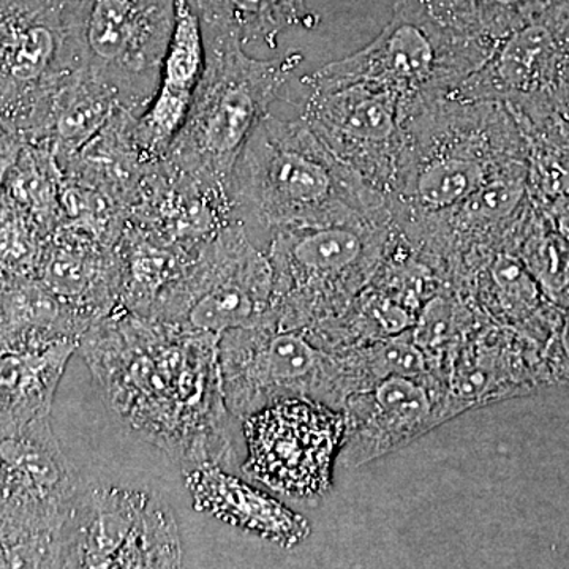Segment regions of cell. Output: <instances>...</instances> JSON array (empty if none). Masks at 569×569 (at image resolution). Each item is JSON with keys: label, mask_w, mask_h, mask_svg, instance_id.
I'll use <instances>...</instances> for the list:
<instances>
[{"label": "cell", "mask_w": 569, "mask_h": 569, "mask_svg": "<svg viewBox=\"0 0 569 569\" xmlns=\"http://www.w3.org/2000/svg\"><path fill=\"white\" fill-rule=\"evenodd\" d=\"M220 337L119 307L81 337L104 403L149 443L183 466L230 458V410Z\"/></svg>", "instance_id": "cell-1"}, {"label": "cell", "mask_w": 569, "mask_h": 569, "mask_svg": "<svg viewBox=\"0 0 569 569\" xmlns=\"http://www.w3.org/2000/svg\"><path fill=\"white\" fill-rule=\"evenodd\" d=\"M231 219L253 239L389 211L388 198L318 140L305 119L264 116L228 186Z\"/></svg>", "instance_id": "cell-2"}, {"label": "cell", "mask_w": 569, "mask_h": 569, "mask_svg": "<svg viewBox=\"0 0 569 569\" xmlns=\"http://www.w3.org/2000/svg\"><path fill=\"white\" fill-rule=\"evenodd\" d=\"M529 173V146L501 103L447 92L419 100L389 194L392 222L447 211L481 187Z\"/></svg>", "instance_id": "cell-3"}, {"label": "cell", "mask_w": 569, "mask_h": 569, "mask_svg": "<svg viewBox=\"0 0 569 569\" xmlns=\"http://www.w3.org/2000/svg\"><path fill=\"white\" fill-rule=\"evenodd\" d=\"M206 66L192 107L163 159L228 200L242 149L301 62V52L250 58L228 33L203 32Z\"/></svg>", "instance_id": "cell-4"}, {"label": "cell", "mask_w": 569, "mask_h": 569, "mask_svg": "<svg viewBox=\"0 0 569 569\" xmlns=\"http://www.w3.org/2000/svg\"><path fill=\"white\" fill-rule=\"evenodd\" d=\"M82 490L50 418L0 415V568H59Z\"/></svg>", "instance_id": "cell-5"}, {"label": "cell", "mask_w": 569, "mask_h": 569, "mask_svg": "<svg viewBox=\"0 0 569 569\" xmlns=\"http://www.w3.org/2000/svg\"><path fill=\"white\" fill-rule=\"evenodd\" d=\"M392 238L391 209L277 231L264 250L274 269L272 316L296 328L317 320L377 274Z\"/></svg>", "instance_id": "cell-6"}, {"label": "cell", "mask_w": 569, "mask_h": 569, "mask_svg": "<svg viewBox=\"0 0 569 569\" xmlns=\"http://www.w3.org/2000/svg\"><path fill=\"white\" fill-rule=\"evenodd\" d=\"M82 69L80 0H0V119L37 144L56 91Z\"/></svg>", "instance_id": "cell-7"}, {"label": "cell", "mask_w": 569, "mask_h": 569, "mask_svg": "<svg viewBox=\"0 0 569 569\" xmlns=\"http://www.w3.org/2000/svg\"><path fill=\"white\" fill-rule=\"evenodd\" d=\"M493 51L490 44L448 31L413 0H400L392 20L367 47L313 74L370 82L417 103L455 91Z\"/></svg>", "instance_id": "cell-8"}, {"label": "cell", "mask_w": 569, "mask_h": 569, "mask_svg": "<svg viewBox=\"0 0 569 569\" xmlns=\"http://www.w3.org/2000/svg\"><path fill=\"white\" fill-rule=\"evenodd\" d=\"M274 269L241 223L223 227L157 299L148 317L222 337L272 309Z\"/></svg>", "instance_id": "cell-9"}, {"label": "cell", "mask_w": 569, "mask_h": 569, "mask_svg": "<svg viewBox=\"0 0 569 569\" xmlns=\"http://www.w3.org/2000/svg\"><path fill=\"white\" fill-rule=\"evenodd\" d=\"M451 93L503 104L520 130L569 119V0L509 33Z\"/></svg>", "instance_id": "cell-10"}, {"label": "cell", "mask_w": 569, "mask_h": 569, "mask_svg": "<svg viewBox=\"0 0 569 569\" xmlns=\"http://www.w3.org/2000/svg\"><path fill=\"white\" fill-rule=\"evenodd\" d=\"M302 116L339 162L389 198L406 148L413 102L365 81H332L310 73Z\"/></svg>", "instance_id": "cell-11"}, {"label": "cell", "mask_w": 569, "mask_h": 569, "mask_svg": "<svg viewBox=\"0 0 569 569\" xmlns=\"http://www.w3.org/2000/svg\"><path fill=\"white\" fill-rule=\"evenodd\" d=\"M178 522L148 490H82L63 533L59 568H179Z\"/></svg>", "instance_id": "cell-12"}, {"label": "cell", "mask_w": 569, "mask_h": 569, "mask_svg": "<svg viewBox=\"0 0 569 569\" xmlns=\"http://www.w3.org/2000/svg\"><path fill=\"white\" fill-rule=\"evenodd\" d=\"M242 470L296 501L323 497L347 433V418L309 397H287L242 419Z\"/></svg>", "instance_id": "cell-13"}, {"label": "cell", "mask_w": 569, "mask_h": 569, "mask_svg": "<svg viewBox=\"0 0 569 569\" xmlns=\"http://www.w3.org/2000/svg\"><path fill=\"white\" fill-rule=\"evenodd\" d=\"M174 0H80L82 70L140 116L159 88Z\"/></svg>", "instance_id": "cell-14"}, {"label": "cell", "mask_w": 569, "mask_h": 569, "mask_svg": "<svg viewBox=\"0 0 569 569\" xmlns=\"http://www.w3.org/2000/svg\"><path fill=\"white\" fill-rule=\"evenodd\" d=\"M224 402L236 418L287 397L321 400L328 395L329 359L306 326H287L268 313L219 342Z\"/></svg>", "instance_id": "cell-15"}, {"label": "cell", "mask_w": 569, "mask_h": 569, "mask_svg": "<svg viewBox=\"0 0 569 569\" xmlns=\"http://www.w3.org/2000/svg\"><path fill=\"white\" fill-rule=\"evenodd\" d=\"M129 223L167 244L197 253L233 219L227 198L160 159L149 163L142 174Z\"/></svg>", "instance_id": "cell-16"}, {"label": "cell", "mask_w": 569, "mask_h": 569, "mask_svg": "<svg viewBox=\"0 0 569 569\" xmlns=\"http://www.w3.org/2000/svg\"><path fill=\"white\" fill-rule=\"evenodd\" d=\"M206 66L200 18L190 0H174V26L156 96L134 121L133 134L148 162L163 159L192 107Z\"/></svg>", "instance_id": "cell-17"}, {"label": "cell", "mask_w": 569, "mask_h": 569, "mask_svg": "<svg viewBox=\"0 0 569 569\" xmlns=\"http://www.w3.org/2000/svg\"><path fill=\"white\" fill-rule=\"evenodd\" d=\"M36 277L89 326L121 307L118 250L91 236L58 228L48 238Z\"/></svg>", "instance_id": "cell-18"}, {"label": "cell", "mask_w": 569, "mask_h": 569, "mask_svg": "<svg viewBox=\"0 0 569 569\" xmlns=\"http://www.w3.org/2000/svg\"><path fill=\"white\" fill-rule=\"evenodd\" d=\"M186 485L197 511L280 548H295L310 535L309 520L264 490L228 473L219 463L190 467L186 470Z\"/></svg>", "instance_id": "cell-19"}, {"label": "cell", "mask_w": 569, "mask_h": 569, "mask_svg": "<svg viewBox=\"0 0 569 569\" xmlns=\"http://www.w3.org/2000/svg\"><path fill=\"white\" fill-rule=\"evenodd\" d=\"M78 340L21 343L0 350V415L28 422L50 418L54 395Z\"/></svg>", "instance_id": "cell-20"}, {"label": "cell", "mask_w": 569, "mask_h": 569, "mask_svg": "<svg viewBox=\"0 0 569 569\" xmlns=\"http://www.w3.org/2000/svg\"><path fill=\"white\" fill-rule=\"evenodd\" d=\"M89 328L37 277L7 279L0 293V350L44 340L80 342Z\"/></svg>", "instance_id": "cell-21"}, {"label": "cell", "mask_w": 569, "mask_h": 569, "mask_svg": "<svg viewBox=\"0 0 569 569\" xmlns=\"http://www.w3.org/2000/svg\"><path fill=\"white\" fill-rule=\"evenodd\" d=\"M203 32L228 33L242 47L276 50L280 33L291 28L313 29L318 14L306 0H190Z\"/></svg>", "instance_id": "cell-22"}, {"label": "cell", "mask_w": 569, "mask_h": 569, "mask_svg": "<svg viewBox=\"0 0 569 569\" xmlns=\"http://www.w3.org/2000/svg\"><path fill=\"white\" fill-rule=\"evenodd\" d=\"M121 110L114 97L84 70L71 74L52 96L43 137L59 164L67 162Z\"/></svg>", "instance_id": "cell-23"}, {"label": "cell", "mask_w": 569, "mask_h": 569, "mask_svg": "<svg viewBox=\"0 0 569 569\" xmlns=\"http://www.w3.org/2000/svg\"><path fill=\"white\" fill-rule=\"evenodd\" d=\"M116 250L122 269L121 307L141 317L149 316L159 296L197 254L167 244L132 223H127Z\"/></svg>", "instance_id": "cell-24"}, {"label": "cell", "mask_w": 569, "mask_h": 569, "mask_svg": "<svg viewBox=\"0 0 569 569\" xmlns=\"http://www.w3.org/2000/svg\"><path fill=\"white\" fill-rule=\"evenodd\" d=\"M448 31L497 48L553 0H413Z\"/></svg>", "instance_id": "cell-25"}, {"label": "cell", "mask_w": 569, "mask_h": 569, "mask_svg": "<svg viewBox=\"0 0 569 569\" xmlns=\"http://www.w3.org/2000/svg\"><path fill=\"white\" fill-rule=\"evenodd\" d=\"M61 181L62 171L51 149L44 144H26L3 179L2 190L51 236L61 224Z\"/></svg>", "instance_id": "cell-26"}, {"label": "cell", "mask_w": 569, "mask_h": 569, "mask_svg": "<svg viewBox=\"0 0 569 569\" xmlns=\"http://www.w3.org/2000/svg\"><path fill=\"white\" fill-rule=\"evenodd\" d=\"M529 146V194L548 213L569 200V119L522 130Z\"/></svg>", "instance_id": "cell-27"}, {"label": "cell", "mask_w": 569, "mask_h": 569, "mask_svg": "<svg viewBox=\"0 0 569 569\" xmlns=\"http://www.w3.org/2000/svg\"><path fill=\"white\" fill-rule=\"evenodd\" d=\"M470 272L485 276L486 291L512 320H552L548 296L512 250H493Z\"/></svg>", "instance_id": "cell-28"}, {"label": "cell", "mask_w": 569, "mask_h": 569, "mask_svg": "<svg viewBox=\"0 0 569 569\" xmlns=\"http://www.w3.org/2000/svg\"><path fill=\"white\" fill-rule=\"evenodd\" d=\"M516 253L549 301L569 307V241L537 206L527 220Z\"/></svg>", "instance_id": "cell-29"}, {"label": "cell", "mask_w": 569, "mask_h": 569, "mask_svg": "<svg viewBox=\"0 0 569 569\" xmlns=\"http://www.w3.org/2000/svg\"><path fill=\"white\" fill-rule=\"evenodd\" d=\"M369 425L376 432L388 430L391 436H406L426 425L432 413L429 391L415 378L389 376L381 378L372 395Z\"/></svg>", "instance_id": "cell-30"}, {"label": "cell", "mask_w": 569, "mask_h": 569, "mask_svg": "<svg viewBox=\"0 0 569 569\" xmlns=\"http://www.w3.org/2000/svg\"><path fill=\"white\" fill-rule=\"evenodd\" d=\"M50 236L3 193L0 203V271L9 279L36 277Z\"/></svg>", "instance_id": "cell-31"}, {"label": "cell", "mask_w": 569, "mask_h": 569, "mask_svg": "<svg viewBox=\"0 0 569 569\" xmlns=\"http://www.w3.org/2000/svg\"><path fill=\"white\" fill-rule=\"evenodd\" d=\"M373 369L380 378L400 376L418 378L426 370V359L417 343L402 339L389 340L373 350Z\"/></svg>", "instance_id": "cell-32"}, {"label": "cell", "mask_w": 569, "mask_h": 569, "mask_svg": "<svg viewBox=\"0 0 569 569\" xmlns=\"http://www.w3.org/2000/svg\"><path fill=\"white\" fill-rule=\"evenodd\" d=\"M451 317V307L448 302L441 298L433 299L427 305L421 321H419L415 343L419 347L441 346L449 335Z\"/></svg>", "instance_id": "cell-33"}, {"label": "cell", "mask_w": 569, "mask_h": 569, "mask_svg": "<svg viewBox=\"0 0 569 569\" xmlns=\"http://www.w3.org/2000/svg\"><path fill=\"white\" fill-rule=\"evenodd\" d=\"M26 144L28 142L24 137L9 122L0 119V186Z\"/></svg>", "instance_id": "cell-34"}, {"label": "cell", "mask_w": 569, "mask_h": 569, "mask_svg": "<svg viewBox=\"0 0 569 569\" xmlns=\"http://www.w3.org/2000/svg\"><path fill=\"white\" fill-rule=\"evenodd\" d=\"M561 346H563L565 355H567V361H565V369L569 372V316L567 318V323H565L563 328V342H561ZM569 376V373H568Z\"/></svg>", "instance_id": "cell-35"}, {"label": "cell", "mask_w": 569, "mask_h": 569, "mask_svg": "<svg viewBox=\"0 0 569 569\" xmlns=\"http://www.w3.org/2000/svg\"><path fill=\"white\" fill-rule=\"evenodd\" d=\"M7 279H9V277H7L6 274H3L2 271H0V293H2L3 287H6Z\"/></svg>", "instance_id": "cell-36"}, {"label": "cell", "mask_w": 569, "mask_h": 569, "mask_svg": "<svg viewBox=\"0 0 569 569\" xmlns=\"http://www.w3.org/2000/svg\"><path fill=\"white\" fill-rule=\"evenodd\" d=\"M0 203H2V186H0Z\"/></svg>", "instance_id": "cell-37"}]
</instances>
